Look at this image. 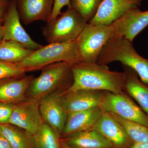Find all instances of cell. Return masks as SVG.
Returning <instances> with one entry per match:
<instances>
[{"instance_id": "12", "label": "cell", "mask_w": 148, "mask_h": 148, "mask_svg": "<svg viewBox=\"0 0 148 148\" xmlns=\"http://www.w3.org/2000/svg\"><path fill=\"white\" fill-rule=\"evenodd\" d=\"M63 92L51 94L40 102V110L43 119L61 136L68 115L62 103L61 94Z\"/></svg>"}, {"instance_id": "27", "label": "cell", "mask_w": 148, "mask_h": 148, "mask_svg": "<svg viewBox=\"0 0 148 148\" xmlns=\"http://www.w3.org/2000/svg\"><path fill=\"white\" fill-rule=\"evenodd\" d=\"M71 6V0H54L53 9L48 21L56 18L61 13V10L66 6Z\"/></svg>"}, {"instance_id": "3", "label": "cell", "mask_w": 148, "mask_h": 148, "mask_svg": "<svg viewBox=\"0 0 148 148\" xmlns=\"http://www.w3.org/2000/svg\"><path fill=\"white\" fill-rule=\"evenodd\" d=\"M80 61L75 41L52 43L42 46L32 54L16 64L24 72L42 70L49 65L64 62L73 65Z\"/></svg>"}, {"instance_id": "26", "label": "cell", "mask_w": 148, "mask_h": 148, "mask_svg": "<svg viewBox=\"0 0 148 148\" xmlns=\"http://www.w3.org/2000/svg\"><path fill=\"white\" fill-rule=\"evenodd\" d=\"M14 105L13 103L0 102V125L9 123Z\"/></svg>"}, {"instance_id": "1", "label": "cell", "mask_w": 148, "mask_h": 148, "mask_svg": "<svg viewBox=\"0 0 148 148\" xmlns=\"http://www.w3.org/2000/svg\"><path fill=\"white\" fill-rule=\"evenodd\" d=\"M73 83L69 89L103 90L113 93L125 92L124 72L113 71L107 65L79 61L72 65Z\"/></svg>"}, {"instance_id": "9", "label": "cell", "mask_w": 148, "mask_h": 148, "mask_svg": "<svg viewBox=\"0 0 148 148\" xmlns=\"http://www.w3.org/2000/svg\"><path fill=\"white\" fill-rule=\"evenodd\" d=\"M3 27V40L16 42L31 50H36L43 46L34 40L21 25L16 0L10 1Z\"/></svg>"}, {"instance_id": "25", "label": "cell", "mask_w": 148, "mask_h": 148, "mask_svg": "<svg viewBox=\"0 0 148 148\" xmlns=\"http://www.w3.org/2000/svg\"><path fill=\"white\" fill-rule=\"evenodd\" d=\"M25 75L26 73L16 64L0 60V80L8 78L23 76Z\"/></svg>"}, {"instance_id": "22", "label": "cell", "mask_w": 148, "mask_h": 148, "mask_svg": "<svg viewBox=\"0 0 148 148\" xmlns=\"http://www.w3.org/2000/svg\"><path fill=\"white\" fill-rule=\"evenodd\" d=\"M61 135L44 121L32 135L35 148H61Z\"/></svg>"}, {"instance_id": "20", "label": "cell", "mask_w": 148, "mask_h": 148, "mask_svg": "<svg viewBox=\"0 0 148 148\" xmlns=\"http://www.w3.org/2000/svg\"><path fill=\"white\" fill-rule=\"evenodd\" d=\"M0 133L12 148H35L32 135L10 123L0 125Z\"/></svg>"}, {"instance_id": "23", "label": "cell", "mask_w": 148, "mask_h": 148, "mask_svg": "<svg viewBox=\"0 0 148 148\" xmlns=\"http://www.w3.org/2000/svg\"><path fill=\"white\" fill-rule=\"evenodd\" d=\"M110 114L121 124L133 143L148 142V127L125 120L114 114Z\"/></svg>"}, {"instance_id": "11", "label": "cell", "mask_w": 148, "mask_h": 148, "mask_svg": "<svg viewBox=\"0 0 148 148\" xmlns=\"http://www.w3.org/2000/svg\"><path fill=\"white\" fill-rule=\"evenodd\" d=\"M104 92L87 89L67 90L61 94L62 103L68 115L100 107Z\"/></svg>"}, {"instance_id": "16", "label": "cell", "mask_w": 148, "mask_h": 148, "mask_svg": "<svg viewBox=\"0 0 148 148\" xmlns=\"http://www.w3.org/2000/svg\"><path fill=\"white\" fill-rule=\"evenodd\" d=\"M34 77L29 75L0 80V102L16 103L27 99V90Z\"/></svg>"}, {"instance_id": "32", "label": "cell", "mask_w": 148, "mask_h": 148, "mask_svg": "<svg viewBox=\"0 0 148 148\" xmlns=\"http://www.w3.org/2000/svg\"><path fill=\"white\" fill-rule=\"evenodd\" d=\"M61 148H73L67 145L66 144H64V143H62L61 141Z\"/></svg>"}, {"instance_id": "17", "label": "cell", "mask_w": 148, "mask_h": 148, "mask_svg": "<svg viewBox=\"0 0 148 148\" xmlns=\"http://www.w3.org/2000/svg\"><path fill=\"white\" fill-rule=\"evenodd\" d=\"M103 112L100 107H97L69 114L61 138L75 132L92 129Z\"/></svg>"}, {"instance_id": "18", "label": "cell", "mask_w": 148, "mask_h": 148, "mask_svg": "<svg viewBox=\"0 0 148 148\" xmlns=\"http://www.w3.org/2000/svg\"><path fill=\"white\" fill-rule=\"evenodd\" d=\"M61 141L73 148H114L101 133L92 129L70 134L61 138Z\"/></svg>"}, {"instance_id": "2", "label": "cell", "mask_w": 148, "mask_h": 148, "mask_svg": "<svg viewBox=\"0 0 148 148\" xmlns=\"http://www.w3.org/2000/svg\"><path fill=\"white\" fill-rule=\"evenodd\" d=\"M73 82L71 65L64 62L51 64L42 69L40 75L32 81L27 99L40 102L51 94L69 90Z\"/></svg>"}, {"instance_id": "13", "label": "cell", "mask_w": 148, "mask_h": 148, "mask_svg": "<svg viewBox=\"0 0 148 148\" xmlns=\"http://www.w3.org/2000/svg\"><path fill=\"white\" fill-rule=\"evenodd\" d=\"M92 130L101 133L114 148H127L134 144L121 124L109 113L103 112Z\"/></svg>"}, {"instance_id": "19", "label": "cell", "mask_w": 148, "mask_h": 148, "mask_svg": "<svg viewBox=\"0 0 148 148\" xmlns=\"http://www.w3.org/2000/svg\"><path fill=\"white\" fill-rule=\"evenodd\" d=\"M126 76L125 91L148 116V85L140 80L131 68L122 66Z\"/></svg>"}, {"instance_id": "15", "label": "cell", "mask_w": 148, "mask_h": 148, "mask_svg": "<svg viewBox=\"0 0 148 148\" xmlns=\"http://www.w3.org/2000/svg\"><path fill=\"white\" fill-rule=\"evenodd\" d=\"M54 0H16L21 21L27 25L36 21L47 22L52 9Z\"/></svg>"}, {"instance_id": "29", "label": "cell", "mask_w": 148, "mask_h": 148, "mask_svg": "<svg viewBox=\"0 0 148 148\" xmlns=\"http://www.w3.org/2000/svg\"><path fill=\"white\" fill-rule=\"evenodd\" d=\"M0 148H12L5 138L0 133Z\"/></svg>"}, {"instance_id": "8", "label": "cell", "mask_w": 148, "mask_h": 148, "mask_svg": "<svg viewBox=\"0 0 148 148\" xmlns=\"http://www.w3.org/2000/svg\"><path fill=\"white\" fill-rule=\"evenodd\" d=\"M110 26L111 39L123 38L132 42L137 35L148 26V10L143 11L139 8L131 9Z\"/></svg>"}, {"instance_id": "31", "label": "cell", "mask_w": 148, "mask_h": 148, "mask_svg": "<svg viewBox=\"0 0 148 148\" xmlns=\"http://www.w3.org/2000/svg\"><path fill=\"white\" fill-rule=\"evenodd\" d=\"M3 23H0V43L3 40Z\"/></svg>"}, {"instance_id": "24", "label": "cell", "mask_w": 148, "mask_h": 148, "mask_svg": "<svg viewBox=\"0 0 148 148\" xmlns=\"http://www.w3.org/2000/svg\"><path fill=\"white\" fill-rule=\"evenodd\" d=\"M103 1V0H71L70 7L77 12L88 23L95 16Z\"/></svg>"}, {"instance_id": "4", "label": "cell", "mask_w": 148, "mask_h": 148, "mask_svg": "<svg viewBox=\"0 0 148 148\" xmlns=\"http://www.w3.org/2000/svg\"><path fill=\"white\" fill-rule=\"evenodd\" d=\"M115 61L133 69L140 80L148 85V59L138 53L132 42L122 38L111 39L107 42L97 63L107 65Z\"/></svg>"}, {"instance_id": "30", "label": "cell", "mask_w": 148, "mask_h": 148, "mask_svg": "<svg viewBox=\"0 0 148 148\" xmlns=\"http://www.w3.org/2000/svg\"><path fill=\"white\" fill-rule=\"evenodd\" d=\"M127 148H148V142L145 143H134Z\"/></svg>"}, {"instance_id": "10", "label": "cell", "mask_w": 148, "mask_h": 148, "mask_svg": "<svg viewBox=\"0 0 148 148\" xmlns=\"http://www.w3.org/2000/svg\"><path fill=\"white\" fill-rule=\"evenodd\" d=\"M44 121L40 112V102L27 99L14 104L9 123L24 130L33 135Z\"/></svg>"}, {"instance_id": "21", "label": "cell", "mask_w": 148, "mask_h": 148, "mask_svg": "<svg viewBox=\"0 0 148 148\" xmlns=\"http://www.w3.org/2000/svg\"><path fill=\"white\" fill-rule=\"evenodd\" d=\"M34 51L16 42L3 40L0 43V60L17 64L28 57Z\"/></svg>"}, {"instance_id": "28", "label": "cell", "mask_w": 148, "mask_h": 148, "mask_svg": "<svg viewBox=\"0 0 148 148\" xmlns=\"http://www.w3.org/2000/svg\"><path fill=\"white\" fill-rule=\"evenodd\" d=\"M9 3L8 0H0V23L3 22Z\"/></svg>"}, {"instance_id": "7", "label": "cell", "mask_w": 148, "mask_h": 148, "mask_svg": "<svg viewBox=\"0 0 148 148\" xmlns=\"http://www.w3.org/2000/svg\"><path fill=\"white\" fill-rule=\"evenodd\" d=\"M100 107L103 112L148 127V116L126 92L115 93L104 91Z\"/></svg>"}, {"instance_id": "14", "label": "cell", "mask_w": 148, "mask_h": 148, "mask_svg": "<svg viewBox=\"0 0 148 148\" xmlns=\"http://www.w3.org/2000/svg\"><path fill=\"white\" fill-rule=\"evenodd\" d=\"M143 0H103L98 11L88 23L110 25L131 9L139 8Z\"/></svg>"}, {"instance_id": "6", "label": "cell", "mask_w": 148, "mask_h": 148, "mask_svg": "<svg viewBox=\"0 0 148 148\" xmlns=\"http://www.w3.org/2000/svg\"><path fill=\"white\" fill-rule=\"evenodd\" d=\"M110 25L88 23L75 41L82 62H97L107 42L112 38Z\"/></svg>"}, {"instance_id": "5", "label": "cell", "mask_w": 148, "mask_h": 148, "mask_svg": "<svg viewBox=\"0 0 148 148\" xmlns=\"http://www.w3.org/2000/svg\"><path fill=\"white\" fill-rule=\"evenodd\" d=\"M87 23L77 12L69 7L47 21L42 31L49 44L68 42L75 41Z\"/></svg>"}]
</instances>
